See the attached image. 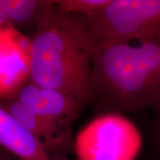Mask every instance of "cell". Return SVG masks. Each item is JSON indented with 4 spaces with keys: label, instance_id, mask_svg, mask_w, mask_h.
<instances>
[{
    "label": "cell",
    "instance_id": "3",
    "mask_svg": "<svg viewBox=\"0 0 160 160\" xmlns=\"http://www.w3.org/2000/svg\"><path fill=\"white\" fill-rule=\"evenodd\" d=\"M92 43L160 40V0H109L86 15H70Z\"/></svg>",
    "mask_w": 160,
    "mask_h": 160
},
{
    "label": "cell",
    "instance_id": "10",
    "mask_svg": "<svg viewBox=\"0 0 160 160\" xmlns=\"http://www.w3.org/2000/svg\"><path fill=\"white\" fill-rule=\"evenodd\" d=\"M156 116L151 127V142L156 158L160 160V107L155 110Z\"/></svg>",
    "mask_w": 160,
    "mask_h": 160
},
{
    "label": "cell",
    "instance_id": "1",
    "mask_svg": "<svg viewBox=\"0 0 160 160\" xmlns=\"http://www.w3.org/2000/svg\"><path fill=\"white\" fill-rule=\"evenodd\" d=\"M92 79L95 116L160 107V40L93 43Z\"/></svg>",
    "mask_w": 160,
    "mask_h": 160
},
{
    "label": "cell",
    "instance_id": "5",
    "mask_svg": "<svg viewBox=\"0 0 160 160\" xmlns=\"http://www.w3.org/2000/svg\"><path fill=\"white\" fill-rule=\"evenodd\" d=\"M0 104L38 142L49 157L64 158L73 150L71 126L36 114L12 97Z\"/></svg>",
    "mask_w": 160,
    "mask_h": 160
},
{
    "label": "cell",
    "instance_id": "9",
    "mask_svg": "<svg viewBox=\"0 0 160 160\" xmlns=\"http://www.w3.org/2000/svg\"><path fill=\"white\" fill-rule=\"evenodd\" d=\"M109 0H57L54 5L66 15H86L102 8Z\"/></svg>",
    "mask_w": 160,
    "mask_h": 160
},
{
    "label": "cell",
    "instance_id": "11",
    "mask_svg": "<svg viewBox=\"0 0 160 160\" xmlns=\"http://www.w3.org/2000/svg\"><path fill=\"white\" fill-rule=\"evenodd\" d=\"M9 23L8 15V1L0 0V27Z\"/></svg>",
    "mask_w": 160,
    "mask_h": 160
},
{
    "label": "cell",
    "instance_id": "4",
    "mask_svg": "<svg viewBox=\"0 0 160 160\" xmlns=\"http://www.w3.org/2000/svg\"><path fill=\"white\" fill-rule=\"evenodd\" d=\"M142 146V136L124 115L96 116L73 141L78 160H135Z\"/></svg>",
    "mask_w": 160,
    "mask_h": 160
},
{
    "label": "cell",
    "instance_id": "13",
    "mask_svg": "<svg viewBox=\"0 0 160 160\" xmlns=\"http://www.w3.org/2000/svg\"><path fill=\"white\" fill-rule=\"evenodd\" d=\"M46 160H69V159L67 158V157H64V158H52V157H49V158Z\"/></svg>",
    "mask_w": 160,
    "mask_h": 160
},
{
    "label": "cell",
    "instance_id": "2",
    "mask_svg": "<svg viewBox=\"0 0 160 160\" xmlns=\"http://www.w3.org/2000/svg\"><path fill=\"white\" fill-rule=\"evenodd\" d=\"M92 45L78 22L61 12L53 1L30 40L29 80L74 98L84 109L93 105Z\"/></svg>",
    "mask_w": 160,
    "mask_h": 160
},
{
    "label": "cell",
    "instance_id": "6",
    "mask_svg": "<svg viewBox=\"0 0 160 160\" xmlns=\"http://www.w3.org/2000/svg\"><path fill=\"white\" fill-rule=\"evenodd\" d=\"M12 98L36 114L72 126L84 108L74 98L62 92L43 87L28 80L19 87Z\"/></svg>",
    "mask_w": 160,
    "mask_h": 160
},
{
    "label": "cell",
    "instance_id": "12",
    "mask_svg": "<svg viewBox=\"0 0 160 160\" xmlns=\"http://www.w3.org/2000/svg\"><path fill=\"white\" fill-rule=\"evenodd\" d=\"M0 160H20L16 156L12 154L10 151L3 148L0 145Z\"/></svg>",
    "mask_w": 160,
    "mask_h": 160
},
{
    "label": "cell",
    "instance_id": "7",
    "mask_svg": "<svg viewBox=\"0 0 160 160\" xmlns=\"http://www.w3.org/2000/svg\"><path fill=\"white\" fill-rule=\"evenodd\" d=\"M0 145L20 160H46L49 158L46 149L1 104Z\"/></svg>",
    "mask_w": 160,
    "mask_h": 160
},
{
    "label": "cell",
    "instance_id": "8",
    "mask_svg": "<svg viewBox=\"0 0 160 160\" xmlns=\"http://www.w3.org/2000/svg\"><path fill=\"white\" fill-rule=\"evenodd\" d=\"M9 23L20 28L34 26L35 29L53 1L7 0Z\"/></svg>",
    "mask_w": 160,
    "mask_h": 160
}]
</instances>
